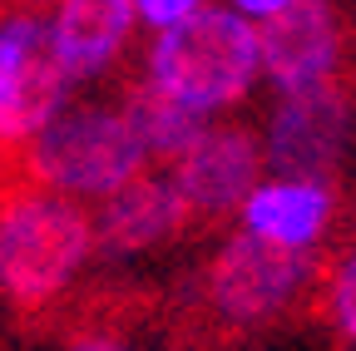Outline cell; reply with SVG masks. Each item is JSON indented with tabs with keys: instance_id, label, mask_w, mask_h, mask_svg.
<instances>
[{
	"instance_id": "obj_1",
	"label": "cell",
	"mask_w": 356,
	"mask_h": 351,
	"mask_svg": "<svg viewBox=\"0 0 356 351\" xmlns=\"http://www.w3.org/2000/svg\"><path fill=\"white\" fill-rule=\"evenodd\" d=\"M89 252H99L95 213H84L79 198L40 183L0 198V302L15 317H50Z\"/></svg>"
},
{
	"instance_id": "obj_2",
	"label": "cell",
	"mask_w": 356,
	"mask_h": 351,
	"mask_svg": "<svg viewBox=\"0 0 356 351\" xmlns=\"http://www.w3.org/2000/svg\"><path fill=\"white\" fill-rule=\"evenodd\" d=\"M257 70H262L257 25L218 6H203L188 20L154 30V45L144 50V74L198 114H218L248 99Z\"/></svg>"
},
{
	"instance_id": "obj_3",
	"label": "cell",
	"mask_w": 356,
	"mask_h": 351,
	"mask_svg": "<svg viewBox=\"0 0 356 351\" xmlns=\"http://www.w3.org/2000/svg\"><path fill=\"white\" fill-rule=\"evenodd\" d=\"M149 163L134 124L114 104H74L40 129L25 154L30 183L70 198H109Z\"/></svg>"
},
{
	"instance_id": "obj_4",
	"label": "cell",
	"mask_w": 356,
	"mask_h": 351,
	"mask_svg": "<svg viewBox=\"0 0 356 351\" xmlns=\"http://www.w3.org/2000/svg\"><path fill=\"white\" fill-rule=\"evenodd\" d=\"M356 109V79H322L307 90H277L267 119V163L277 179L337 183Z\"/></svg>"
},
{
	"instance_id": "obj_5",
	"label": "cell",
	"mask_w": 356,
	"mask_h": 351,
	"mask_svg": "<svg viewBox=\"0 0 356 351\" xmlns=\"http://www.w3.org/2000/svg\"><path fill=\"white\" fill-rule=\"evenodd\" d=\"M262 163H267V144L248 124H208L198 134V144L178 163L163 168L188 208L193 238L222 233L233 223V213H243V203L257 188Z\"/></svg>"
},
{
	"instance_id": "obj_6",
	"label": "cell",
	"mask_w": 356,
	"mask_h": 351,
	"mask_svg": "<svg viewBox=\"0 0 356 351\" xmlns=\"http://www.w3.org/2000/svg\"><path fill=\"white\" fill-rule=\"evenodd\" d=\"M257 45L277 90L356 79V30L337 10V0H287L277 15L257 20Z\"/></svg>"
},
{
	"instance_id": "obj_7",
	"label": "cell",
	"mask_w": 356,
	"mask_h": 351,
	"mask_svg": "<svg viewBox=\"0 0 356 351\" xmlns=\"http://www.w3.org/2000/svg\"><path fill=\"white\" fill-rule=\"evenodd\" d=\"M178 238H193L188 208L178 198L168 173H139L119 193H109L95 213V243L104 257H129V252H154Z\"/></svg>"
},
{
	"instance_id": "obj_8",
	"label": "cell",
	"mask_w": 356,
	"mask_h": 351,
	"mask_svg": "<svg viewBox=\"0 0 356 351\" xmlns=\"http://www.w3.org/2000/svg\"><path fill=\"white\" fill-rule=\"evenodd\" d=\"M337 208H341L337 183L273 179V183H257L252 198L243 203V228L282 247H317L337 223Z\"/></svg>"
},
{
	"instance_id": "obj_9",
	"label": "cell",
	"mask_w": 356,
	"mask_h": 351,
	"mask_svg": "<svg viewBox=\"0 0 356 351\" xmlns=\"http://www.w3.org/2000/svg\"><path fill=\"white\" fill-rule=\"evenodd\" d=\"M134 20H139L134 0H60L50 25H55V45L70 79H89L109 70L129 45Z\"/></svg>"
},
{
	"instance_id": "obj_10",
	"label": "cell",
	"mask_w": 356,
	"mask_h": 351,
	"mask_svg": "<svg viewBox=\"0 0 356 351\" xmlns=\"http://www.w3.org/2000/svg\"><path fill=\"white\" fill-rule=\"evenodd\" d=\"M119 109H124V119L134 124V134H139L144 154H149L154 163H163V168L184 158V154L198 144V134L208 129L198 109H188L184 99H173L163 84H154L144 70L124 79Z\"/></svg>"
},
{
	"instance_id": "obj_11",
	"label": "cell",
	"mask_w": 356,
	"mask_h": 351,
	"mask_svg": "<svg viewBox=\"0 0 356 351\" xmlns=\"http://www.w3.org/2000/svg\"><path fill=\"white\" fill-rule=\"evenodd\" d=\"M159 322L154 297L134 292H99L79 302V312H70V341L65 351H144L139 332Z\"/></svg>"
},
{
	"instance_id": "obj_12",
	"label": "cell",
	"mask_w": 356,
	"mask_h": 351,
	"mask_svg": "<svg viewBox=\"0 0 356 351\" xmlns=\"http://www.w3.org/2000/svg\"><path fill=\"white\" fill-rule=\"evenodd\" d=\"M307 317H317L341 346H356V218L346 223V233H337V247L317 252Z\"/></svg>"
},
{
	"instance_id": "obj_13",
	"label": "cell",
	"mask_w": 356,
	"mask_h": 351,
	"mask_svg": "<svg viewBox=\"0 0 356 351\" xmlns=\"http://www.w3.org/2000/svg\"><path fill=\"white\" fill-rule=\"evenodd\" d=\"M139 6V20L154 25V30H168L178 20H188L193 10H203V0H134Z\"/></svg>"
},
{
	"instance_id": "obj_14",
	"label": "cell",
	"mask_w": 356,
	"mask_h": 351,
	"mask_svg": "<svg viewBox=\"0 0 356 351\" xmlns=\"http://www.w3.org/2000/svg\"><path fill=\"white\" fill-rule=\"evenodd\" d=\"M287 6V0H233V10L248 15V20H267V15H277Z\"/></svg>"
},
{
	"instance_id": "obj_15",
	"label": "cell",
	"mask_w": 356,
	"mask_h": 351,
	"mask_svg": "<svg viewBox=\"0 0 356 351\" xmlns=\"http://www.w3.org/2000/svg\"><path fill=\"white\" fill-rule=\"evenodd\" d=\"M40 6H60V0H0V10H6V15H20V10L40 15Z\"/></svg>"
}]
</instances>
